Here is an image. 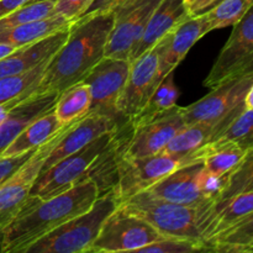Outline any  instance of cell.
I'll return each mask as SVG.
<instances>
[{"label": "cell", "instance_id": "1", "mask_svg": "<svg viewBox=\"0 0 253 253\" xmlns=\"http://www.w3.org/2000/svg\"><path fill=\"white\" fill-rule=\"evenodd\" d=\"M114 12H101L73 22L61 48L49 58L34 95L58 93L79 83L105 56Z\"/></svg>", "mask_w": 253, "mask_h": 253}, {"label": "cell", "instance_id": "2", "mask_svg": "<svg viewBox=\"0 0 253 253\" xmlns=\"http://www.w3.org/2000/svg\"><path fill=\"white\" fill-rule=\"evenodd\" d=\"M98 197L99 188L90 178L48 199L30 195L5 229L2 253H25L37 240L86 211Z\"/></svg>", "mask_w": 253, "mask_h": 253}, {"label": "cell", "instance_id": "3", "mask_svg": "<svg viewBox=\"0 0 253 253\" xmlns=\"http://www.w3.org/2000/svg\"><path fill=\"white\" fill-rule=\"evenodd\" d=\"M119 207L147 221L163 237L204 242L202 226L209 207L194 208L170 203L153 197L146 190L127 198Z\"/></svg>", "mask_w": 253, "mask_h": 253}, {"label": "cell", "instance_id": "4", "mask_svg": "<svg viewBox=\"0 0 253 253\" xmlns=\"http://www.w3.org/2000/svg\"><path fill=\"white\" fill-rule=\"evenodd\" d=\"M119 204L114 190L99 195L86 211L37 240L25 253H89L104 221Z\"/></svg>", "mask_w": 253, "mask_h": 253}, {"label": "cell", "instance_id": "5", "mask_svg": "<svg viewBox=\"0 0 253 253\" xmlns=\"http://www.w3.org/2000/svg\"><path fill=\"white\" fill-rule=\"evenodd\" d=\"M123 151L118 158V179L113 189L119 203L136 193L146 190L180 167L202 162L199 150L185 156L157 153L137 158L125 157L123 156Z\"/></svg>", "mask_w": 253, "mask_h": 253}, {"label": "cell", "instance_id": "6", "mask_svg": "<svg viewBox=\"0 0 253 253\" xmlns=\"http://www.w3.org/2000/svg\"><path fill=\"white\" fill-rule=\"evenodd\" d=\"M115 130L116 128H114L110 132L99 136L82 150L67 156L49 168L42 170L35 180L30 195L40 199H48L86 179V175L95 161L113 140Z\"/></svg>", "mask_w": 253, "mask_h": 253}, {"label": "cell", "instance_id": "7", "mask_svg": "<svg viewBox=\"0 0 253 253\" xmlns=\"http://www.w3.org/2000/svg\"><path fill=\"white\" fill-rule=\"evenodd\" d=\"M162 237L147 221L118 207L104 221L89 253L138 252Z\"/></svg>", "mask_w": 253, "mask_h": 253}, {"label": "cell", "instance_id": "8", "mask_svg": "<svg viewBox=\"0 0 253 253\" xmlns=\"http://www.w3.org/2000/svg\"><path fill=\"white\" fill-rule=\"evenodd\" d=\"M162 81L158 52L156 46H153L140 57L131 61L130 72L116 105L119 118L125 121L137 118Z\"/></svg>", "mask_w": 253, "mask_h": 253}, {"label": "cell", "instance_id": "9", "mask_svg": "<svg viewBox=\"0 0 253 253\" xmlns=\"http://www.w3.org/2000/svg\"><path fill=\"white\" fill-rule=\"evenodd\" d=\"M253 83V68L226 79L209 94L184 108L185 124H216L244 105L245 96Z\"/></svg>", "mask_w": 253, "mask_h": 253}, {"label": "cell", "instance_id": "10", "mask_svg": "<svg viewBox=\"0 0 253 253\" xmlns=\"http://www.w3.org/2000/svg\"><path fill=\"white\" fill-rule=\"evenodd\" d=\"M160 2L161 0H121L113 9L114 25L105 47V56L130 61L131 51Z\"/></svg>", "mask_w": 253, "mask_h": 253}, {"label": "cell", "instance_id": "11", "mask_svg": "<svg viewBox=\"0 0 253 253\" xmlns=\"http://www.w3.org/2000/svg\"><path fill=\"white\" fill-rule=\"evenodd\" d=\"M131 62L104 56L82 82L90 89L91 105L88 114L118 119L116 105L125 86Z\"/></svg>", "mask_w": 253, "mask_h": 253}, {"label": "cell", "instance_id": "12", "mask_svg": "<svg viewBox=\"0 0 253 253\" xmlns=\"http://www.w3.org/2000/svg\"><path fill=\"white\" fill-rule=\"evenodd\" d=\"M253 68V5L234 25L229 40L222 47L204 85L212 89L226 79Z\"/></svg>", "mask_w": 253, "mask_h": 253}, {"label": "cell", "instance_id": "13", "mask_svg": "<svg viewBox=\"0 0 253 253\" xmlns=\"http://www.w3.org/2000/svg\"><path fill=\"white\" fill-rule=\"evenodd\" d=\"M131 125L132 131L124 146L123 156L137 158L157 155L162 152L173 136L187 125L184 108L175 105L151 120Z\"/></svg>", "mask_w": 253, "mask_h": 253}, {"label": "cell", "instance_id": "14", "mask_svg": "<svg viewBox=\"0 0 253 253\" xmlns=\"http://www.w3.org/2000/svg\"><path fill=\"white\" fill-rule=\"evenodd\" d=\"M68 125H64L48 142L37 148L24 166L0 187V221L6 226L27 202L32 185L41 173L47 156Z\"/></svg>", "mask_w": 253, "mask_h": 253}, {"label": "cell", "instance_id": "15", "mask_svg": "<svg viewBox=\"0 0 253 253\" xmlns=\"http://www.w3.org/2000/svg\"><path fill=\"white\" fill-rule=\"evenodd\" d=\"M209 34L203 15L187 16L169 30L157 43L155 44L158 52L161 78H166L173 73L178 64L185 58L193 46Z\"/></svg>", "mask_w": 253, "mask_h": 253}, {"label": "cell", "instance_id": "16", "mask_svg": "<svg viewBox=\"0 0 253 253\" xmlns=\"http://www.w3.org/2000/svg\"><path fill=\"white\" fill-rule=\"evenodd\" d=\"M203 163L184 166L162 178L146 189V192L160 199L194 208H207L212 204L199 184Z\"/></svg>", "mask_w": 253, "mask_h": 253}, {"label": "cell", "instance_id": "17", "mask_svg": "<svg viewBox=\"0 0 253 253\" xmlns=\"http://www.w3.org/2000/svg\"><path fill=\"white\" fill-rule=\"evenodd\" d=\"M118 125V119L95 114H86L84 118L69 124L59 137L58 142L47 156L42 170L47 169L67 156L82 150L99 136L113 131Z\"/></svg>", "mask_w": 253, "mask_h": 253}, {"label": "cell", "instance_id": "18", "mask_svg": "<svg viewBox=\"0 0 253 253\" xmlns=\"http://www.w3.org/2000/svg\"><path fill=\"white\" fill-rule=\"evenodd\" d=\"M68 29L49 35L34 43L19 47L7 56L0 58V78L22 74L51 58L66 42Z\"/></svg>", "mask_w": 253, "mask_h": 253}, {"label": "cell", "instance_id": "19", "mask_svg": "<svg viewBox=\"0 0 253 253\" xmlns=\"http://www.w3.org/2000/svg\"><path fill=\"white\" fill-rule=\"evenodd\" d=\"M58 96L53 91L29 96L9 111L0 124V157L29 124L53 108Z\"/></svg>", "mask_w": 253, "mask_h": 253}, {"label": "cell", "instance_id": "20", "mask_svg": "<svg viewBox=\"0 0 253 253\" xmlns=\"http://www.w3.org/2000/svg\"><path fill=\"white\" fill-rule=\"evenodd\" d=\"M189 16L184 0H161L148 20L142 36L130 54V62L152 48L172 27Z\"/></svg>", "mask_w": 253, "mask_h": 253}, {"label": "cell", "instance_id": "21", "mask_svg": "<svg viewBox=\"0 0 253 253\" xmlns=\"http://www.w3.org/2000/svg\"><path fill=\"white\" fill-rule=\"evenodd\" d=\"M245 109V104L237 108L236 110L232 111L230 115L222 119L221 121L216 124H205V123H195L187 124L184 127L180 128L172 140L168 142L162 150L166 155H174V156H185L195 152L207 143L211 142L221 131L226 128V126L241 113Z\"/></svg>", "mask_w": 253, "mask_h": 253}, {"label": "cell", "instance_id": "22", "mask_svg": "<svg viewBox=\"0 0 253 253\" xmlns=\"http://www.w3.org/2000/svg\"><path fill=\"white\" fill-rule=\"evenodd\" d=\"M251 211H253V192L242 193L212 203L203 221L202 231L204 242L229 229Z\"/></svg>", "mask_w": 253, "mask_h": 253}, {"label": "cell", "instance_id": "23", "mask_svg": "<svg viewBox=\"0 0 253 253\" xmlns=\"http://www.w3.org/2000/svg\"><path fill=\"white\" fill-rule=\"evenodd\" d=\"M63 126L52 108L29 124L1 156H16L36 150L48 142Z\"/></svg>", "mask_w": 253, "mask_h": 253}, {"label": "cell", "instance_id": "24", "mask_svg": "<svg viewBox=\"0 0 253 253\" xmlns=\"http://www.w3.org/2000/svg\"><path fill=\"white\" fill-rule=\"evenodd\" d=\"M71 25L72 20L61 16V15H52L46 19L0 30V43L9 44V46L19 48L25 44L40 41L54 32L68 29L71 27Z\"/></svg>", "mask_w": 253, "mask_h": 253}, {"label": "cell", "instance_id": "25", "mask_svg": "<svg viewBox=\"0 0 253 253\" xmlns=\"http://www.w3.org/2000/svg\"><path fill=\"white\" fill-rule=\"evenodd\" d=\"M246 148L237 143L212 142L199 148L202 163L205 169L219 177L229 175L246 155Z\"/></svg>", "mask_w": 253, "mask_h": 253}, {"label": "cell", "instance_id": "26", "mask_svg": "<svg viewBox=\"0 0 253 253\" xmlns=\"http://www.w3.org/2000/svg\"><path fill=\"white\" fill-rule=\"evenodd\" d=\"M209 252L247 253L253 246V211L205 242Z\"/></svg>", "mask_w": 253, "mask_h": 253}, {"label": "cell", "instance_id": "27", "mask_svg": "<svg viewBox=\"0 0 253 253\" xmlns=\"http://www.w3.org/2000/svg\"><path fill=\"white\" fill-rule=\"evenodd\" d=\"M90 105V89L84 82H79L59 94L53 110L58 120L63 125H68L84 118L89 113Z\"/></svg>", "mask_w": 253, "mask_h": 253}, {"label": "cell", "instance_id": "28", "mask_svg": "<svg viewBox=\"0 0 253 253\" xmlns=\"http://www.w3.org/2000/svg\"><path fill=\"white\" fill-rule=\"evenodd\" d=\"M48 61L49 59L42 62L22 74L0 78V104L11 101L12 106H15L29 96L34 95L35 88L41 81Z\"/></svg>", "mask_w": 253, "mask_h": 253}, {"label": "cell", "instance_id": "29", "mask_svg": "<svg viewBox=\"0 0 253 253\" xmlns=\"http://www.w3.org/2000/svg\"><path fill=\"white\" fill-rule=\"evenodd\" d=\"M252 5L253 0H219L202 14L208 32L236 25Z\"/></svg>", "mask_w": 253, "mask_h": 253}, {"label": "cell", "instance_id": "30", "mask_svg": "<svg viewBox=\"0 0 253 253\" xmlns=\"http://www.w3.org/2000/svg\"><path fill=\"white\" fill-rule=\"evenodd\" d=\"M179 89L174 84V79H173V73L168 74L163 81L161 82L160 85L157 86L153 95L151 96L150 101L143 109L142 113L131 120V124H138L143 123V121L151 120V119L156 118L160 114L165 113V111L169 110V109L174 108L177 105V101L179 99Z\"/></svg>", "mask_w": 253, "mask_h": 253}, {"label": "cell", "instance_id": "31", "mask_svg": "<svg viewBox=\"0 0 253 253\" xmlns=\"http://www.w3.org/2000/svg\"><path fill=\"white\" fill-rule=\"evenodd\" d=\"M251 192H253V146L246 151L240 165L226 177L225 187L216 202Z\"/></svg>", "mask_w": 253, "mask_h": 253}, {"label": "cell", "instance_id": "32", "mask_svg": "<svg viewBox=\"0 0 253 253\" xmlns=\"http://www.w3.org/2000/svg\"><path fill=\"white\" fill-rule=\"evenodd\" d=\"M212 141L237 143L249 150L253 146V109L245 108Z\"/></svg>", "mask_w": 253, "mask_h": 253}, {"label": "cell", "instance_id": "33", "mask_svg": "<svg viewBox=\"0 0 253 253\" xmlns=\"http://www.w3.org/2000/svg\"><path fill=\"white\" fill-rule=\"evenodd\" d=\"M54 0L29 2L0 19V30L46 19L53 15Z\"/></svg>", "mask_w": 253, "mask_h": 253}, {"label": "cell", "instance_id": "34", "mask_svg": "<svg viewBox=\"0 0 253 253\" xmlns=\"http://www.w3.org/2000/svg\"><path fill=\"white\" fill-rule=\"evenodd\" d=\"M208 251L204 242L178 237H162L141 249V253H190ZM209 252V251H208Z\"/></svg>", "mask_w": 253, "mask_h": 253}, {"label": "cell", "instance_id": "35", "mask_svg": "<svg viewBox=\"0 0 253 253\" xmlns=\"http://www.w3.org/2000/svg\"><path fill=\"white\" fill-rule=\"evenodd\" d=\"M36 150L21 153V155L1 156L0 157V187L24 166V163L34 155Z\"/></svg>", "mask_w": 253, "mask_h": 253}, {"label": "cell", "instance_id": "36", "mask_svg": "<svg viewBox=\"0 0 253 253\" xmlns=\"http://www.w3.org/2000/svg\"><path fill=\"white\" fill-rule=\"evenodd\" d=\"M90 0H56L53 15H61L72 20V22L82 14Z\"/></svg>", "mask_w": 253, "mask_h": 253}, {"label": "cell", "instance_id": "37", "mask_svg": "<svg viewBox=\"0 0 253 253\" xmlns=\"http://www.w3.org/2000/svg\"><path fill=\"white\" fill-rule=\"evenodd\" d=\"M120 1L121 0H90L89 4L85 6V9L82 11V14L73 22L79 21V20H84L86 17L94 16V15L101 14V12L111 11Z\"/></svg>", "mask_w": 253, "mask_h": 253}, {"label": "cell", "instance_id": "38", "mask_svg": "<svg viewBox=\"0 0 253 253\" xmlns=\"http://www.w3.org/2000/svg\"><path fill=\"white\" fill-rule=\"evenodd\" d=\"M219 0H184L185 7L189 16H197V15L203 14L208 9L212 6Z\"/></svg>", "mask_w": 253, "mask_h": 253}, {"label": "cell", "instance_id": "39", "mask_svg": "<svg viewBox=\"0 0 253 253\" xmlns=\"http://www.w3.org/2000/svg\"><path fill=\"white\" fill-rule=\"evenodd\" d=\"M30 0H0V19L27 4Z\"/></svg>", "mask_w": 253, "mask_h": 253}, {"label": "cell", "instance_id": "40", "mask_svg": "<svg viewBox=\"0 0 253 253\" xmlns=\"http://www.w3.org/2000/svg\"><path fill=\"white\" fill-rule=\"evenodd\" d=\"M245 108L246 109H253V83L250 86L249 91H247L246 96H245Z\"/></svg>", "mask_w": 253, "mask_h": 253}, {"label": "cell", "instance_id": "41", "mask_svg": "<svg viewBox=\"0 0 253 253\" xmlns=\"http://www.w3.org/2000/svg\"><path fill=\"white\" fill-rule=\"evenodd\" d=\"M15 49H16V47L9 46V44L0 43V58H2V57L7 56V54L11 53V52L15 51Z\"/></svg>", "mask_w": 253, "mask_h": 253}, {"label": "cell", "instance_id": "42", "mask_svg": "<svg viewBox=\"0 0 253 253\" xmlns=\"http://www.w3.org/2000/svg\"><path fill=\"white\" fill-rule=\"evenodd\" d=\"M5 229H6V225L2 221H0V253H2V242H4Z\"/></svg>", "mask_w": 253, "mask_h": 253}, {"label": "cell", "instance_id": "43", "mask_svg": "<svg viewBox=\"0 0 253 253\" xmlns=\"http://www.w3.org/2000/svg\"><path fill=\"white\" fill-rule=\"evenodd\" d=\"M35 1H43V0H30L29 2H35ZM54 1H56V0H54ZM29 2H27V4H29Z\"/></svg>", "mask_w": 253, "mask_h": 253}, {"label": "cell", "instance_id": "44", "mask_svg": "<svg viewBox=\"0 0 253 253\" xmlns=\"http://www.w3.org/2000/svg\"><path fill=\"white\" fill-rule=\"evenodd\" d=\"M247 253H253V246L251 247V249L249 250V251H247Z\"/></svg>", "mask_w": 253, "mask_h": 253}]
</instances>
